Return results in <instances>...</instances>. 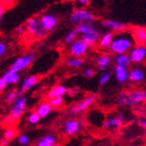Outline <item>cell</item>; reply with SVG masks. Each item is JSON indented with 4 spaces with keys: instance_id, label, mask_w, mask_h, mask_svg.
<instances>
[{
    "instance_id": "6da1fadb",
    "label": "cell",
    "mask_w": 146,
    "mask_h": 146,
    "mask_svg": "<svg viewBox=\"0 0 146 146\" xmlns=\"http://www.w3.org/2000/svg\"><path fill=\"white\" fill-rule=\"evenodd\" d=\"M136 41L134 39V36L132 32L125 30L123 32L117 33L115 36H113V39L110 46V50L112 54H122L129 53V51L133 48Z\"/></svg>"
},
{
    "instance_id": "7a4b0ae2",
    "label": "cell",
    "mask_w": 146,
    "mask_h": 146,
    "mask_svg": "<svg viewBox=\"0 0 146 146\" xmlns=\"http://www.w3.org/2000/svg\"><path fill=\"white\" fill-rule=\"evenodd\" d=\"M74 30L77 32L78 36H80V39L83 40L89 47L95 46L101 36L100 31L93 23H84L77 25Z\"/></svg>"
},
{
    "instance_id": "3957f363",
    "label": "cell",
    "mask_w": 146,
    "mask_h": 146,
    "mask_svg": "<svg viewBox=\"0 0 146 146\" xmlns=\"http://www.w3.org/2000/svg\"><path fill=\"white\" fill-rule=\"evenodd\" d=\"M68 20L72 25L77 26V25L84 24V23H94L96 17L91 11L86 9L85 7L80 6L79 8H76L71 12Z\"/></svg>"
},
{
    "instance_id": "277c9868",
    "label": "cell",
    "mask_w": 146,
    "mask_h": 146,
    "mask_svg": "<svg viewBox=\"0 0 146 146\" xmlns=\"http://www.w3.org/2000/svg\"><path fill=\"white\" fill-rule=\"evenodd\" d=\"M35 57H36V54L35 53H29V54H26V55L20 56V57H17V58L10 64L9 70L17 72V73L24 72L25 70H27L29 66H31L33 61L35 60Z\"/></svg>"
},
{
    "instance_id": "5b68a950",
    "label": "cell",
    "mask_w": 146,
    "mask_h": 146,
    "mask_svg": "<svg viewBox=\"0 0 146 146\" xmlns=\"http://www.w3.org/2000/svg\"><path fill=\"white\" fill-rule=\"evenodd\" d=\"M96 100H97V95H89V96L84 98L82 101L72 105L71 108H70V112H71L72 115H79L81 112L86 111V110H89L94 104Z\"/></svg>"
},
{
    "instance_id": "8992f818",
    "label": "cell",
    "mask_w": 146,
    "mask_h": 146,
    "mask_svg": "<svg viewBox=\"0 0 146 146\" xmlns=\"http://www.w3.org/2000/svg\"><path fill=\"white\" fill-rule=\"evenodd\" d=\"M127 100L129 107H136L146 101V91L143 89H135L127 92Z\"/></svg>"
},
{
    "instance_id": "52a82bcc",
    "label": "cell",
    "mask_w": 146,
    "mask_h": 146,
    "mask_svg": "<svg viewBox=\"0 0 146 146\" xmlns=\"http://www.w3.org/2000/svg\"><path fill=\"white\" fill-rule=\"evenodd\" d=\"M26 31L28 34L31 35L34 38H43L46 36V32L44 31L39 24V19L37 17H32L29 19L26 23Z\"/></svg>"
},
{
    "instance_id": "ba28073f",
    "label": "cell",
    "mask_w": 146,
    "mask_h": 146,
    "mask_svg": "<svg viewBox=\"0 0 146 146\" xmlns=\"http://www.w3.org/2000/svg\"><path fill=\"white\" fill-rule=\"evenodd\" d=\"M27 97L26 96H19L15 99V101L11 104V108L9 110V115H11L13 119H19L23 117L25 110H26V106H27Z\"/></svg>"
},
{
    "instance_id": "9c48e42d",
    "label": "cell",
    "mask_w": 146,
    "mask_h": 146,
    "mask_svg": "<svg viewBox=\"0 0 146 146\" xmlns=\"http://www.w3.org/2000/svg\"><path fill=\"white\" fill-rule=\"evenodd\" d=\"M128 54H129L132 63L139 64V63L144 62L146 60V45L144 44L134 45Z\"/></svg>"
},
{
    "instance_id": "30bf717a",
    "label": "cell",
    "mask_w": 146,
    "mask_h": 146,
    "mask_svg": "<svg viewBox=\"0 0 146 146\" xmlns=\"http://www.w3.org/2000/svg\"><path fill=\"white\" fill-rule=\"evenodd\" d=\"M90 47L88 46L87 44L81 39H76L73 43L70 44V48L68 51L72 56H76V57H83L85 54H87L88 50Z\"/></svg>"
},
{
    "instance_id": "8fae6325",
    "label": "cell",
    "mask_w": 146,
    "mask_h": 146,
    "mask_svg": "<svg viewBox=\"0 0 146 146\" xmlns=\"http://www.w3.org/2000/svg\"><path fill=\"white\" fill-rule=\"evenodd\" d=\"M39 24L40 27L46 33H48L56 28V26L58 24V19L56 15H52V13H44L39 17Z\"/></svg>"
},
{
    "instance_id": "7c38bea8",
    "label": "cell",
    "mask_w": 146,
    "mask_h": 146,
    "mask_svg": "<svg viewBox=\"0 0 146 146\" xmlns=\"http://www.w3.org/2000/svg\"><path fill=\"white\" fill-rule=\"evenodd\" d=\"M63 134L68 137H74L80 133L82 123L77 119H70L63 124Z\"/></svg>"
},
{
    "instance_id": "4fadbf2b",
    "label": "cell",
    "mask_w": 146,
    "mask_h": 146,
    "mask_svg": "<svg viewBox=\"0 0 146 146\" xmlns=\"http://www.w3.org/2000/svg\"><path fill=\"white\" fill-rule=\"evenodd\" d=\"M124 119L125 117L123 113H119L115 117H107L105 121L102 123V128L104 130H108V131H112V130L119 129V127H122L124 125Z\"/></svg>"
},
{
    "instance_id": "5bb4252c",
    "label": "cell",
    "mask_w": 146,
    "mask_h": 146,
    "mask_svg": "<svg viewBox=\"0 0 146 146\" xmlns=\"http://www.w3.org/2000/svg\"><path fill=\"white\" fill-rule=\"evenodd\" d=\"M40 81V77L37 75H31V76H28L27 78H25L24 81L22 82L21 84V88H20V93L21 94H24L26 93L27 91L31 90L32 88H34L37 84L39 83Z\"/></svg>"
},
{
    "instance_id": "9a60e30c",
    "label": "cell",
    "mask_w": 146,
    "mask_h": 146,
    "mask_svg": "<svg viewBox=\"0 0 146 146\" xmlns=\"http://www.w3.org/2000/svg\"><path fill=\"white\" fill-rule=\"evenodd\" d=\"M102 27L104 29L108 30L110 32H115V33H119V32H123L125 30H127L126 24L121 22H117V21L113 20H105L102 22Z\"/></svg>"
},
{
    "instance_id": "2e32d148",
    "label": "cell",
    "mask_w": 146,
    "mask_h": 146,
    "mask_svg": "<svg viewBox=\"0 0 146 146\" xmlns=\"http://www.w3.org/2000/svg\"><path fill=\"white\" fill-rule=\"evenodd\" d=\"M113 75H115V80L119 84H125L129 80V70H128V68H125V66L115 64V68H113Z\"/></svg>"
},
{
    "instance_id": "e0dca14e",
    "label": "cell",
    "mask_w": 146,
    "mask_h": 146,
    "mask_svg": "<svg viewBox=\"0 0 146 146\" xmlns=\"http://www.w3.org/2000/svg\"><path fill=\"white\" fill-rule=\"evenodd\" d=\"M3 80L5 81V83L7 84V86L9 85H17V84L20 83L21 81V76L20 73L15 71H11L8 68V71H6L2 76Z\"/></svg>"
},
{
    "instance_id": "ac0fdd59",
    "label": "cell",
    "mask_w": 146,
    "mask_h": 146,
    "mask_svg": "<svg viewBox=\"0 0 146 146\" xmlns=\"http://www.w3.org/2000/svg\"><path fill=\"white\" fill-rule=\"evenodd\" d=\"M113 33L110 31L105 32L103 33L101 36H100L99 40H98V47L100 49H103V50H106V49H110V44L112 42V39H113Z\"/></svg>"
},
{
    "instance_id": "d6986e66",
    "label": "cell",
    "mask_w": 146,
    "mask_h": 146,
    "mask_svg": "<svg viewBox=\"0 0 146 146\" xmlns=\"http://www.w3.org/2000/svg\"><path fill=\"white\" fill-rule=\"evenodd\" d=\"M112 62L111 56L108 54H100L96 58V66L100 71H106Z\"/></svg>"
},
{
    "instance_id": "ffe728a7",
    "label": "cell",
    "mask_w": 146,
    "mask_h": 146,
    "mask_svg": "<svg viewBox=\"0 0 146 146\" xmlns=\"http://www.w3.org/2000/svg\"><path fill=\"white\" fill-rule=\"evenodd\" d=\"M129 80L132 83H141L145 80V74L139 68H133L129 71Z\"/></svg>"
},
{
    "instance_id": "44dd1931",
    "label": "cell",
    "mask_w": 146,
    "mask_h": 146,
    "mask_svg": "<svg viewBox=\"0 0 146 146\" xmlns=\"http://www.w3.org/2000/svg\"><path fill=\"white\" fill-rule=\"evenodd\" d=\"M132 34L134 36V39L137 43L146 45V28L137 27L133 29Z\"/></svg>"
},
{
    "instance_id": "7402d4cb",
    "label": "cell",
    "mask_w": 146,
    "mask_h": 146,
    "mask_svg": "<svg viewBox=\"0 0 146 146\" xmlns=\"http://www.w3.org/2000/svg\"><path fill=\"white\" fill-rule=\"evenodd\" d=\"M66 94H68V88L66 86L56 85L49 90V92L47 93V97L50 99V98L58 97V96H64Z\"/></svg>"
},
{
    "instance_id": "603a6c76",
    "label": "cell",
    "mask_w": 146,
    "mask_h": 146,
    "mask_svg": "<svg viewBox=\"0 0 146 146\" xmlns=\"http://www.w3.org/2000/svg\"><path fill=\"white\" fill-rule=\"evenodd\" d=\"M52 106L50 105L49 102H41L40 104L37 105L36 111L38 112V115L41 117V119L47 117L50 113L52 112Z\"/></svg>"
},
{
    "instance_id": "cb8c5ba5",
    "label": "cell",
    "mask_w": 146,
    "mask_h": 146,
    "mask_svg": "<svg viewBox=\"0 0 146 146\" xmlns=\"http://www.w3.org/2000/svg\"><path fill=\"white\" fill-rule=\"evenodd\" d=\"M57 137L53 134H48L42 137L39 141L37 142L38 146H54L57 144Z\"/></svg>"
},
{
    "instance_id": "d4e9b609",
    "label": "cell",
    "mask_w": 146,
    "mask_h": 146,
    "mask_svg": "<svg viewBox=\"0 0 146 146\" xmlns=\"http://www.w3.org/2000/svg\"><path fill=\"white\" fill-rule=\"evenodd\" d=\"M115 64H117V66H125V68H129L132 63L128 53L117 54V55H115Z\"/></svg>"
},
{
    "instance_id": "484cf974",
    "label": "cell",
    "mask_w": 146,
    "mask_h": 146,
    "mask_svg": "<svg viewBox=\"0 0 146 146\" xmlns=\"http://www.w3.org/2000/svg\"><path fill=\"white\" fill-rule=\"evenodd\" d=\"M84 60L82 57H76V56H72L70 58L66 60V66L68 68H80L81 66H83Z\"/></svg>"
},
{
    "instance_id": "4316f807",
    "label": "cell",
    "mask_w": 146,
    "mask_h": 146,
    "mask_svg": "<svg viewBox=\"0 0 146 146\" xmlns=\"http://www.w3.org/2000/svg\"><path fill=\"white\" fill-rule=\"evenodd\" d=\"M20 95H21L20 91L15 90H15L9 91V92L7 93V95L5 96V103H6V104H12Z\"/></svg>"
},
{
    "instance_id": "83f0119b",
    "label": "cell",
    "mask_w": 146,
    "mask_h": 146,
    "mask_svg": "<svg viewBox=\"0 0 146 146\" xmlns=\"http://www.w3.org/2000/svg\"><path fill=\"white\" fill-rule=\"evenodd\" d=\"M78 38V34H77V32L75 30H72V31L68 32L63 38V44H66V45H70L71 43H73L76 39Z\"/></svg>"
},
{
    "instance_id": "f1b7e54d",
    "label": "cell",
    "mask_w": 146,
    "mask_h": 146,
    "mask_svg": "<svg viewBox=\"0 0 146 146\" xmlns=\"http://www.w3.org/2000/svg\"><path fill=\"white\" fill-rule=\"evenodd\" d=\"M49 103L52 106V108H59L63 105L64 103V99L63 96H58V97H53L49 99Z\"/></svg>"
},
{
    "instance_id": "f546056e",
    "label": "cell",
    "mask_w": 146,
    "mask_h": 146,
    "mask_svg": "<svg viewBox=\"0 0 146 146\" xmlns=\"http://www.w3.org/2000/svg\"><path fill=\"white\" fill-rule=\"evenodd\" d=\"M40 121H41V117L38 115V112L37 111L30 112L29 115H28V123H29L30 125L35 126V125L39 124Z\"/></svg>"
},
{
    "instance_id": "4dcf8cb0",
    "label": "cell",
    "mask_w": 146,
    "mask_h": 146,
    "mask_svg": "<svg viewBox=\"0 0 146 146\" xmlns=\"http://www.w3.org/2000/svg\"><path fill=\"white\" fill-rule=\"evenodd\" d=\"M110 78H111V73L108 71H103V74L100 76L99 78V86H104L110 82Z\"/></svg>"
},
{
    "instance_id": "1f68e13d",
    "label": "cell",
    "mask_w": 146,
    "mask_h": 146,
    "mask_svg": "<svg viewBox=\"0 0 146 146\" xmlns=\"http://www.w3.org/2000/svg\"><path fill=\"white\" fill-rule=\"evenodd\" d=\"M17 136V130L13 129V128H9V129L5 130L4 134H3V138H5L8 141H11L15 138Z\"/></svg>"
},
{
    "instance_id": "d6a6232c",
    "label": "cell",
    "mask_w": 146,
    "mask_h": 146,
    "mask_svg": "<svg viewBox=\"0 0 146 146\" xmlns=\"http://www.w3.org/2000/svg\"><path fill=\"white\" fill-rule=\"evenodd\" d=\"M31 140H30V137L26 134H21L20 136L17 137V143L22 146H27L30 144Z\"/></svg>"
},
{
    "instance_id": "836d02e7",
    "label": "cell",
    "mask_w": 146,
    "mask_h": 146,
    "mask_svg": "<svg viewBox=\"0 0 146 146\" xmlns=\"http://www.w3.org/2000/svg\"><path fill=\"white\" fill-rule=\"evenodd\" d=\"M95 75H96V72H95V70H93V68H84L83 71H82V76H83V78H85V79H91V78H93Z\"/></svg>"
},
{
    "instance_id": "e575fe53",
    "label": "cell",
    "mask_w": 146,
    "mask_h": 146,
    "mask_svg": "<svg viewBox=\"0 0 146 146\" xmlns=\"http://www.w3.org/2000/svg\"><path fill=\"white\" fill-rule=\"evenodd\" d=\"M80 93V89L78 87H72L70 89H68V94L71 96V97H76L77 95Z\"/></svg>"
},
{
    "instance_id": "d590c367",
    "label": "cell",
    "mask_w": 146,
    "mask_h": 146,
    "mask_svg": "<svg viewBox=\"0 0 146 146\" xmlns=\"http://www.w3.org/2000/svg\"><path fill=\"white\" fill-rule=\"evenodd\" d=\"M6 50H7V46H6V44L4 42H1L0 41V58L6 53Z\"/></svg>"
},
{
    "instance_id": "8d00e7d4",
    "label": "cell",
    "mask_w": 146,
    "mask_h": 146,
    "mask_svg": "<svg viewBox=\"0 0 146 146\" xmlns=\"http://www.w3.org/2000/svg\"><path fill=\"white\" fill-rule=\"evenodd\" d=\"M75 2L77 3L79 6H81V7H86V6H88V5L90 4L91 0H76Z\"/></svg>"
},
{
    "instance_id": "74e56055",
    "label": "cell",
    "mask_w": 146,
    "mask_h": 146,
    "mask_svg": "<svg viewBox=\"0 0 146 146\" xmlns=\"http://www.w3.org/2000/svg\"><path fill=\"white\" fill-rule=\"evenodd\" d=\"M6 87H7V84L5 83V81L3 80L2 77H0V93L4 91L6 89Z\"/></svg>"
},
{
    "instance_id": "f35d334b",
    "label": "cell",
    "mask_w": 146,
    "mask_h": 146,
    "mask_svg": "<svg viewBox=\"0 0 146 146\" xmlns=\"http://www.w3.org/2000/svg\"><path fill=\"white\" fill-rule=\"evenodd\" d=\"M15 33L17 35V36L24 35V33H25V28L24 27H19V28H17V30L15 31Z\"/></svg>"
},
{
    "instance_id": "ab89813d",
    "label": "cell",
    "mask_w": 146,
    "mask_h": 146,
    "mask_svg": "<svg viewBox=\"0 0 146 146\" xmlns=\"http://www.w3.org/2000/svg\"><path fill=\"white\" fill-rule=\"evenodd\" d=\"M4 12H5V6H3V5H0V25H1V22H2Z\"/></svg>"
},
{
    "instance_id": "60d3db41",
    "label": "cell",
    "mask_w": 146,
    "mask_h": 146,
    "mask_svg": "<svg viewBox=\"0 0 146 146\" xmlns=\"http://www.w3.org/2000/svg\"><path fill=\"white\" fill-rule=\"evenodd\" d=\"M138 124H139V126L142 127L143 129H146V119H139V121H138Z\"/></svg>"
},
{
    "instance_id": "b9f144b4",
    "label": "cell",
    "mask_w": 146,
    "mask_h": 146,
    "mask_svg": "<svg viewBox=\"0 0 146 146\" xmlns=\"http://www.w3.org/2000/svg\"><path fill=\"white\" fill-rule=\"evenodd\" d=\"M8 144H9V141L5 138H2L0 140V146H8Z\"/></svg>"
},
{
    "instance_id": "7bdbcfd3",
    "label": "cell",
    "mask_w": 146,
    "mask_h": 146,
    "mask_svg": "<svg viewBox=\"0 0 146 146\" xmlns=\"http://www.w3.org/2000/svg\"><path fill=\"white\" fill-rule=\"evenodd\" d=\"M4 2L6 4H12V3L15 2V0H4Z\"/></svg>"
},
{
    "instance_id": "ee69618b",
    "label": "cell",
    "mask_w": 146,
    "mask_h": 146,
    "mask_svg": "<svg viewBox=\"0 0 146 146\" xmlns=\"http://www.w3.org/2000/svg\"><path fill=\"white\" fill-rule=\"evenodd\" d=\"M66 2H75L76 0H64Z\"/></svg>"
},
{
    "instance_id": "f6af8a7d",
    "label": "cell",
    "mask_w": 146,
    "mask_h": 146,
    "mask_svg": "<svg viewBox=\"0 0 146 146\" xmlns=\"http://www.w3.org/2000/svg\"><path fill=\"white\" fill-rule=\"evenodd\" d=\"M3 2H4V0H0V5H2Z\"/></svg>"
},
{
    "instance_id": "bcb514c9",
    "label": "cell",
    "mask_w": 146,
    "mask_h": 146,
    "mask_svg": "<svg viewBox=\"0 0 146 146\" xmlns=\"http://www.w3.org/2000/svg\"><path fill=\"white\" fill-rule=\"evenodd\" d=\"M144 130H145V133H146V129H144Z\"/></svg>"
},
{
    "instance_id": "7dc6e473",
    "label": "cell",
    "mask_w": 146,
    "mask_h": 146,
    "mask_svg": "<svg viewBox=\"0 0 146 146\" xmlns=\"http://www.w3.org/2000/svg\"><path fill=\"white\" fill-rule=\"evenodd\" d=\"M145 103H146V101H145Z\"/></svg>"
}]
</instances>
